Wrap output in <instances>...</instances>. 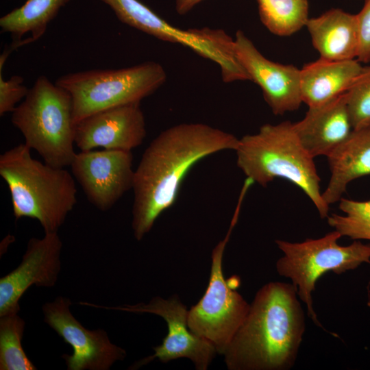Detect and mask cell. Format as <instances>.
Listing matches in <instances>:
<instances>
[{
    "label": "cell",
    "instance_id": "cell-7",
    "mask_svg": "<svg viewBox=\"0 0 370 370\" xmlns=\"http://www.w3.org/2000/svg\"><path fill=\"white\" fill-rule=\"evenodd\" d=\"M341 236L334 230L323 237L299 243L275 241L283 253L276 262L277 272L291 280L299 297L307 307L308 317L323 329L314 310L312 296L319 278L328 271L341 275L356 269L362 262L370 263V244L356 241L342 246L338 244Z\"/></svg>",
    "mask_w": 370,
    "mask_h": 370
},
{
    "label": "cell",
    "instance_id": "cell-1",
    "mask_svg": "<svg viewBox=\"0 0 370 370\" xmlns=\"http://www.w3.org/2000/svg\"><path fill=\"white\" fill-rule=\"evenodd\" d=\"M239 139L201 123H185L159 134L145 150L134 170L132 227L140 241L156 220L172 206L190 169L206 157L235 151Z\"/></svg>",
    "mask_w": 370,
    "mask_h": 370
},
{
    "label": "cell",
    "instance_id": "cell-6",
    "mask_svg": "<svg viewBox=\"0 0 370 370\" xmlns=\"http://www.w3.org/2000/svg\"><path fill=\"white\" fill-rule=\"evenodd\" d=\"M166 74L161 64L146 62L116 69H92L62 75L56 84L72 97L73 120L112 107L140 102L159 88Z\"/></svg>",
    "mask_w": 370,
    "mask_h": 370
},
{
    "label": "cell",
    "instance_id": "cell-14",
    "mask_svg": "<svg viewBox=\"0 0 370 370\" xmlns=\"http://www.w3.org/2000/svg\"><path fill=\"white\" fill-rule=\"evenodd\" d=\"M140 102L107 108L75 124V145L81 151L102 147L131 151L147 135Z\"/></svg>",
    "mask_w": 370,
    "mask_h": 370
},
{
    "label": "cell",
    "instance_id": "cell-25",
    "mask_svg": "<svg viewBox=\"0 0 370 370\" xmlns=\"http://www.w3.org/2000/svg\"><path fill=\"white\" fill-rule=\"evenodd\" d=\"M23 77L14 75L9 79L5 80L0 71V115L7 112H12L16 104L25 98L29 90L23 85Z\"/></svg>",
    "mask_w": 370,
    "mask_h": 370
},
{
    "label": "cell",
    "instance_id": "cell-27",
    "mask_svg": "<svg viewBox=\"0 0 370 370\" xmlns=\"http://www.w3.org/2000/svg\"><path fill=\"white\" fill-rule=\"evenodd\" d=\"M202 0H176V10L180 14H184Z\"/></svg>",
    "mask_w": 370,
    "mask_h": 370
},
{
    "label": "cell",
    "instance_id": "cell-21",
    "mask_svg": "<svg viewBox=\"0 0 370 370\" xmlns=\"http://www.w3.org/2000/svg\"><path fill=\"white\" fill-rule=\"evenodd\" d=\"M260 20L269 32L291 36L308 20V0H257Z\"/></svg>",
    "mask_w": 370,
    "mask_h": 370
},
{
    "label": "cell",
    "instance_id": "cell-17",
    "mask_svg": "<svg viewBox=\"0 0 370 370\" xmlns=\"http://www.w3.org/2000/svg\"><path fill=\"white\" fill-rule=\"evenodd\" d=\"M327 158L331 176L322 197L330 206L339 201L349 182L370 175V125L353 130Z\"/></svg>",
    "mask_w": 370,
    "mask_h": 370
},
{
    "label": "cell",
    "instance_id": "cell-10",
    "mask_svg": "<svg viewBox=\"0 0 370 370\" xmlns=\"http://www.w3.org/2000/svg\"><path fill=\"white\" fill-rule=\"evenodd\" d=\"M71 301L58 297L42 306L45 321L73 347V354H63L69 370H108L125 357V351L112 344L102 329L90 330L71 314Z\"/></svg>",
    "mask_w": 370,
    "mask_h": 370
},
{
    "label": "cell",
    "instance_id": "cell-22",
    "mask_svg": "<svg viewBox=\"0 0 370 370\" xmlns=\"http://www.w3.org/2000/svg\"><path fill=\"white\" fill-rule=\"evenodd\" d=\"M25 321L13 313L0 317V369L35 370L21 345Z\"/></svg>",
    "mask_w": 370,
    "mask_h": 370
},
{
    "label": "cell",
    "instance_id": "cell-3",
    "mask_svg": "<svg viewBox=\"0 0 370 370\" xmlns=\"http://www.w3.org/2000/svg\"><path fill=\"white\" fill-rule=\"evenodd\" d=\"M0 175L9 188L16 219L38 220L45 233L58 232L77 203L73 175L32 158L19 144L0 156Z\"/></svg>",
    "mask_w": 370,
    "mask_h": 370
},
{
    "label": "cell",
    "instance_id": "cell-13",
    "mask_svg": "<svg viewBox=\"0 0 370 370\" xmlns=\"http://www.w3.org/2000/svg\"><path fill=\"white\" fill-rule=\"evenodd\" d=\"M62 247L58 232L29 239L21 264L0 279V317L18 313L21 297L32 285H55L60 270Z\"/></svg>",
    "mask_w": 370,
    "mask_h": 370
},
{
    "label": "cell",
    "instance_id": "cell-11",
    "mask_svg": "<svg viewBox=\"0 0 370 370\" xmlns=\"http://www.w3.org/2000/svg\"><path fill=\"white\" fill-rule=\"evenodd\" d=\"M132 162L131 151L88 150L76 153L71 167L88 200L99 210L106 211L132 189Z\"/></svg>",
    "mask_w": 370,
    "mask_h": 370
},
{
    "label": "cell",
    "instance_id": "cell-16",
    "mask_svg": "<svg viewBox=\"0 0 370 370\" xmlns=\"http://www.w3.org/2000/svg\"><path fill=\"white\" fill-rule=\"evenodd\" d=\"M306 26L320 58L335 61L357 59L359 35L356 14L332 8L308 18Z\"/></svg>",
    "mask_w": 370,
    "mask_h": 370
},
{
    "label": "cell",
    "instance_id": "cell-9",
    "mask_svg": "<svg viewBox=\"0 0 370 370\" xmlns=\"http://www.w3.org/2000/svg\"><path fill=\"white\" fill-rule=\"evenodd\" d=\"M86 306L135 313H152L162 317L168 326V334L162 343L153 347L154 354L134 364L130 368L136 369L155 358L167 362L180 358L190 359L198 370H206L215 356L217 349L209 341L194 334L188 326L186 306L178 296L169 299L160 297H153L148 304L124 305L116 307H105L88 302Z\"/></svg>",
    "mask_w": 370,
    "mask_h": 370
},
{
    "label": "cell",
    "instance_id": "cell-26",
    "mask_svg": "<svg viewBox=\"0 0 370 370\" xmlns=\"http://www.w3.org/2000/svg\"><path fill=\"white\" fill-rule=\"evenodd\" d=\"M359 48L357 60L360 62H370V0H365L361 10L356 14Z\"/></svg>",
    "mask_w": 370,
    "mask_h": 370
},
{
    "label": "cell",
    "instance_id": "cell-4",
    "mask_svg": "<svg viewBox=\"0 0 370 370\" xmlns=\"http://www.w3.org/2000/svg\"><path fill=\"white\" fill-rule=\"evenodd\" d=\"M235 151L237 166L247 179L262 186L275 178L286 180L305 193L321 219L328 217L330 206L322 197L314 158L299 142L293 123L264 124L239 139Z\"/></svg>",
    "mask_w": 370,
    "mask_h": 370
},
{
    "label": "cell",
    "instance_id": "cell-2",
    "mask_svg": "<svg viewBox=\"0 0 370 370\" xmlns=\"http://www.w3.org/2000/svg\"><path fill=\"white\" fill-rule=\"evenodd\" d=\"M293 284L271 282L256 293L249 312L223 355L230 370H288L306 329Z\"/></svg>",
    "mask_w": 370,
    "mask_h": 370
},
{
    "label": "cell",
    "instance_id": "cell-19",
    "mask_svg": "<svg viewBox=\"0 0 370 370\" xmlns=\"http://www.w3.org/2000/svg\"><path fill=\"white\" fill-rule=\"evenodd\" d=\"M108 5L123 23L160 40L181 44L195 52L204 47L201 29H182L169 24L138 0H100Z\"/></svg>",
    "mask_w": 370,
    "mask_h": 370
},
{
    "label": "cell",
    "instance_id": "cell-12",
    "mask_svg": "<svg viewBox=\"0 0 370 370\" xmlns=\"http://www.w3.org/2000/svg\"><path fill=\"white\" fill-rule=\"evenodd\" d=\"M236 55L249 76L262 90L264 99L275 115L296 110L302 103L300 69L265 58L241 30L236 33Z\"/></svg>",
    "mask_w": 370,
    "mask_h": 370
},
{
    "label": "cell",
    "instance_id": "cell-5",
    "mask_svg": "<svg viewBox=\"0 0 370 370\" xmlns=\"http://www.w3.org/2000/svg\"><path fill=\"white\" fill-rule=\"evenodd\" d=\"M11 121L22 133L24 144L36 150L45 163L71 166L76 154L75 124L72 97L64 88L40 76L12 112Z\"/></svg>",
    "mask_w": 370,
    "mask_h": 370
},
{
    "label": "cell",
    "instance_id": "cell-23",
    "mask_svg": "<svg viewBox=\"0 0 370 370\" xmlns=\"http://www.w3.org/2000/svg\"><path fill=\"white\" fill-rule=\"evenodd\" d=\"M339 201V209L345 214L328 215V225L342 236L370 240V200L355 201L341 197Z\"/></svg>",
    "mask_w": 370,
    "mask_h": 370
},
{
    "label": "cell",
    "instance_id": "cell-24",
    "mask_svg": "<svg viewBox=\"0 0 370 370\" xmlns=\"http://www.w3.org/2000/svg\"><path fill=\"white\" fill-rule=\"evenodd\" d=\"M345 93L353 129L370 125V66L362 67Z\"/></svg>",
    "mask_w": 370,
    "mask_h": 370
},
{
    "label": "cell",
    "instance_id": "cell-15",
    "mask_svg": "<svg viewBox=\"0 0 370 370\" xmlns=\"http://www.w3.org/2000/svg\"><path fill=\"white\" fill-rule=\"evenodd\" d=\"M297 138L312 157L328 156L353 131L346 93L316 107L308 108L305 116L293 123Z\"/></svg>",
    "mask_w": 370,
    "mask_h": 370
},
{
    "label": "cell",
    "instance_id": "cell-20",
    "mask_svg": "<svg viewBox=\"0 0 370 370\" xmlns=\"http://www.w3.org/2000/svg\"><path fill=\"white\" fill-rule=\"evenodd\" d=\"M70 0H26L20 7L7 13L0 18L2 32L10 33L18 48L21 45L22 37L27 44L36 41L43 36L49 23L58 14L62 7Z\"/></svg>",
    "mask_w": 370,
    "mask_h": 370
},
{
    "label": "cell",
    "instance_id": "cell-18",
    "mask_svg": "<svg viewBox=\"0 0 370 370\" xmlns=\"http://www.w3.org/2000/svg\"><path fill=\"white\" fill-rule=\"evenodd\" d=\"M357 60L319 58L300 69L302 103L308 108L322 105L345 92L362 69Z\"/></svg>",
    "mask_w": 370,
    "mask_h": 370
},
{
    "label": "cell",
    "instance_id": "cell-8",
    "mask_svg": "<svg viewBox=\"0 0 370 370\" xmlns=\"http://www.w3.org/2000/svg\"><path fill=\"white\" fill-rule=\"evenodd\" d=\"M236 210L228 232L212 252L209 283L205 293L188 313V326L195 334L209 341L217 352L223 354L243 323L250 305L235 290V280H227L223 272V256L238 218Z\"/></svg>",
    "mask_w": 370,
    "mask_h": 370
}]
</instances>
